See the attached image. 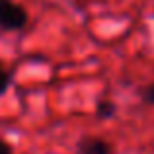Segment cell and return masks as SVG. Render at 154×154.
<instances>
[{"label": "cell", "instance_id": "7a4b0ae2", "mask_svg": "<svg viewBox=\"0 0 154 154\" xmlns=\"http://www.w3.org/2000/svg\"><path fill=\"white\" fill-rule=\"evenodd\" d=\"M76 152L78 154H115V148L109 140L94 135H84L76 143Z\"/></svg>", "mask_w": 154, "mask_h": 154}, {"label": "cell", "instance_id": "5b68a950", "mask_svg": "<svg viewBox=\"0 0 154 154\" xmlns=\"http://www.w3.org/2000/svg\"><path fill=\"white\" fill-rule=\"evenodd\" d=\"M140 100L148 105H154V84H148V86H143L140 88Z\"/></svg>", "mask_w": 154, "mask_h": 154}, {"label": "cell", "instance_id": "6da1fadb", "mask_svg": "<svg viewBox=\"0 0 154 154\" xmlns=\"http://www.w3.org/2000/svg\"><path fill=\"white\" fill-rule=\"evenodd\" d=\"M29 22L27 10L14 0H0V29L22 31Z\"/></svg>", "mask_w": 154, "mask_h": 154}, {"label": "cell", "instance_id": "277c9868", "mask_svg": "<svg viewBox=\"0 0 154 154\" xmlns=\"http://www.w3.org/2000/svg\"><path fill=\"white\" fill-rule=\"evenodd\" d=\"M10 86H12V74L4 66H0V98L10 90Z\"/></svg>", "mask_w": 154, "mask_h": 154}, {"label": "cell", "instance_id": "3957f363", "mask_svg": "<svg viewBox=\"0 0 154 154\" xmlns=\"http://www.w3.org/2000/svg\"><path fill=\"white\" fill-rule=\"evenodd\" d=\"M115 111H117V105L111 100H102L96 107V115L100 119H111V117H115Z\"/></svg>", "mask_w": 154, "mask_h": 154}, {"label": "cell", "instance_id": "8992f818", "mask_svg": "<svg viewBox=\"0 0 154 154\" xmlns=\"http://www.w3.org/2000/svg\"><path fill=\"white\" fill-rule=\"evenodd\" d=\"M0 154H14L12 146H10V144H8L4 139H0Z\"/></svg>", "mask_w": 154, "mask_h": 154}]
</instances>
